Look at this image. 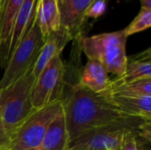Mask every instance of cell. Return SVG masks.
<instances>
[{
  "label": "cell",
  "mask_w": 151,
  "mask_h": 150,
  "mask_svg": "<svg viewBox=\"0 0 151 150\" xmlns=\"http://www.w3.org/2000/svg\"><path fill=\"white\" fill-rule=\"evenodd\" d=\"M63 112L69 141L99 126L130 116L117 108L104 95L96 93L79 81L65 86Z\"/></svg>",
  "instance_id": "6da1fadb"
},
{
  "label": "cell",
  "mask_w": 151,
  "mask_h": 150,
  "mask_svg": "<svg viewBox=\"0 0 151 150\" xmlns=\"http://www.w3.org/2000/svg\"><path fill=\"white\" fill-rule=\"evenodd\" d=\"M35 81L32 68L17 81L0 90V119L10 140L23 122L36 111L32 103Z\"/></svg>",
  "instance_id": "7a4b0ae2"
},
{
  "label": "cell",
  "mask_w": 151,
  "mask_h": 150,
  "mask_svg": "<svg viewBox=\"0 0 151 150\" xmlns=\"http://www.w3.org/2000/svg\"><path fill=\"white\" fill-rule=\"evenodd\" d=\"M127 39L123 29L92 36L82 35L78 38V42L81 50L88 59L97 60L108 73L119 78L123 75L127 65Z\"/></svg>",
  "instance_id": "3957f363"
},
{
  "label": "cell",
  "mask_w": 151,
  "mask_h": 150,
  "mask_svg": "<svg viewBox=\"0 0 151 150\" xmlns=\"http://www.w3.org/2000/svg\"><path fill=\"white\" fill-rule=\"evenodd\" d=\"M151 120L127 116L90 130L70 142L69 148L79 146L83 150H120L125 135L134 132L136 136L141 128Z\"/></svg>",
  "instance_id": "277c9868"
},
{
  "label": "cell",
  "mask_w": 151,
  "mask_h": 150,
  "mask_svg": "<svg viewBox=\"0 0 151 150\" xmlns=\"http://www.w3.org/2000/svg\"><path fill=\"white\" fill-rule=\"evenodd\" d=\"M44 40L38 25L35 11L29 30L11 56L4 68V73L0 80V90L17 81L30 69L34 68L41 49L44 44Z\"/></svg>",
  "instance_id": "5b68a950"
},
{
  "label": "cell",
  "mask_w": 151,
  "mask_h": 150,
  "mask_svg": "<svg viewBox=\"0 0 151 150\" xmlns=\"http://www.w3.org/2000/svg\"><path fill=\"white\" fill-rule=\"evenodd\" d=\"M62 110V101H58L34 111L11 137L6 150H33L37 148Z\"/></svg>",
  "instance_id": "8992f818"
},
{
  "label": "cell",
  "mask_w": 151,
  "mask_h": 150,
  "mask_svg": "<svg viewBox=\"0 0 151 150\" xmlns=\"http://www.w3.org/2000/svg\"><path fill=\"white\" fill-rule=\"evenodd\" d=\"M66 67L61 55H56L35 78L32 103L35 110L62 101L66 86Z\"/></svg>",
  "instance_id": "52a82bcc"
},
{
  "label": "cell",
  "mask_w": 151,
  "mask_h": 150,
  "mask_svg": "<svg viewBox=\"0 0 151 150\" xmlns=\"http://www.w3.org/2000/svg\"><path fill=\"white\" fill-rule=\"evenodd\" d=\"M96 0H58L60 28L75 40L83 35L85 13Z\"/></svg>",
  "instance_id": "ba28073f"
},
{
  "label": "cell",
  "mask_w": 151,
  "mask_h": 150,
  "mask_svg": "<svg viewBox=\"0 0 151 150\" xmlns=\"http://www.w3.org/2000/svg\"><path fill=\"white\" fill-rule=\"evenodd\" d=\"M37 3L38 0H24L22 3L16 15L9 38L7 49V63L19 42L29 30L35 14Z\"/></svg>",
  "instance_id": "9c48e42d"
},
{
  "label": "cell",
  "mask_w": 151,
  "mask_h": 150,
  "mask_svg": "<svg viewBox=\"0 0 151 150\" xmlns=\"http://www.w3.org/2000/svg\"><path fill=\"white\" fill-rule=\"evenodd\" d=\"M24 0H0V65H7L9 38L16 15Z\"/></svg>",
  "instance_id": "30bf717a"
},
{
  "label": "cell",
  "mask_w": 151,
  "mask_h": 150,
  "mask_svg": "<svg viewBox=\"0 0 151 150\" xmlns=\"http://www.w3.org/2000/svg\"><path fill=\"white\" fill-rule=\"evenodd\" d=\"M73 41L71 36L63 29L50 33L44 40V44L41 49L38 57L33 68V74L36 78L47 64L56 56L61 55L65 45Z\"/></svg>",
  "instance_id": "8fae6325"
},
{
  "label": "cell",
  "mask_w": 151,
  "mask_h": 150,
  "mask_svg": "<svg viewBox=\"0 0 151 150\" xmlns=\"http://www.w3.org/2000/svg\"><path fill=\"white\" fill-rule=\"evenodd\" d=\"M104 95L126 114L151 120V96L121 94Z\"/></svg>",
  "instance_id": "7c38bea8"
},
{
  "label": "cell",
  "mask_w": 151,
  "mask_h": 150,
  "mask_svg": "<svg viewBox=\"0 0 151 150\" xmlns=\"http://www.w3.org/2000/svg\"><path fill=\"white\" fill-rule=\"evenodd\" d=\"M79 83L98 94L106 92L110 80L104 65L95 59H88L79 76Z\"/></svg>",
  "instance_id": "4fadbf2b"
},
{
  "label": "cell",
  "mask_w": 151,
  "mask_h": 150,
  "mask_svg": "<svg viewBox=\"0 0 151 150\" xmlns=\"http://www.w3.org/2000/svg\"><path fill=\"white\" fill-rule=\"evenodd\" d=\"M70 141L63 110L50 126L42 141L33 150H67Z\"/></svg>",
  "instance_id": "5bb4252c"
},
{
  "label": "cell",
  "mask_w": 151,
  "mask_h": 150,
  "mask_svg": "<svg viewBox=\"0 0 151 150\" xmlns=\"http://www.w3.org/2000/svg\"><path fill=\"white\" fill-rule=\"evenodd\" d=\"M124 82H130L140 79H151V49L127 57L125 72L117 78Z\"/></svg>",
  "instance_id": "9a60e30c"
},
{
  "label": "cell",
  "mask_w": 151,
  "mask_h": 150,
  "mask_svg": "<svg viewBox=\"0 0 151 150\" xmlns=\"http://www.w3.org/2000/svg\"><path fill=\"white\" fill-rule=\"evenodd\" d=\"M37 21L43 38L60 28V14L58 0H38Z\"/></svg>",
  "instance_id": "2e32d148"
},
{
  "label": "cell",
  "mask_w": 151,
  "mask_h": 150,
  "mask_svg": "<svg viewBox=\"0 0 151 150\" xmlns=\"http://www.w3.org/2000/svg\"><path fill=\"white\" fill-rule=\"evenodd\" d=\"M104 94L151 96V79H140L130 82H124L116 78L113 80H110L108 89Z\"/></svg>",
  "instance_id": "e0dca14e"
},
{
  "label": "cell",
  "mask_w": 151,
  "mask_h": 150,
  "mask_svg": "<svg viewBox=\"0 0 151 150\" xmlns=\"http://www.w3.org/2000/svg\"><path fill=\"white\" fill-rule=\"evenodd\" d=\"M151 26V10L141 9L135 19L124 29L126 35L128 37L134 34L144 31Z\"/></svg>",
  "instance_id": "ac0fdd59"
},
{
  "label": "cell",
  "mask_w": 151,
  "mask_h": 150,
  "mask_svg": "<svg viewBox=\"0 0 151 150\" xmlns=\"http://www.w3.org/2000/svg\"><path fill=\"white\" fill-rule=\"evenodd\" d=\"M106 10V0H96L85 13L86 19H97L101 17Z\"/></svg>",
  "instance_id": "d6986e66"
},
{
  "label": "cell",
  "mask_w": 151,
  "mask_h": 150,
  "mask_svg": "<svg viewBox=\"0 0 151 150\" xmlns=\"http://www.w3.org/2000/svg\"><path fill=\"white\" fill-rule=\"evenodd\" d=\"M120 150H137L135 133L129 132L125 135Z\"/></svg>",
  "instance_id": "ffe728a7"
},
{
  "label": "cell",
  "mask_w": 151,
  "mask_h": 150,
  "mask_svg": "<svg viewBox=\"0 0 151 150\" xmlns=\"http://www.w3.org/2000/svg\"><path fill=\"white\" fill-rule=\"evenodd\" d=\"M10 142V136L5 131L3 123L0 119V150H6Z\"/></svg>",
  "instance_id": "44dd1931"
},
{
  "label": "cell",
  "mask_w": 151,
  "mask_h": 150,
  "mask_svg": "<svg viewBox=\"0 0 151 150\" xmlns=\"http://www.w3.org/2000/svg\"><path fill=\"white\" fill-rule=\"evenodd\" d=\"M136 147L137 150H151L150 142L142 141L139 138H136Z\"/></svg>",
  "instance_id": "7402d4cb"
},
{
  "label": "cell",
  "mask_w": 151,
  "mask_h": 150,
  "mask_svg": "<svg viewBox=\"0 0 151 150\" xmlns=\"http://www.w3.org/2000/svg\"><path fill=\"white\" fill-rule=\"evenodd\" d=\"M142 9L151 10V0H141Z\"/></svg>",
  "instance_id": "603a6c76"
},
{
  "label": "cell",
  "mask_w": 151,
  "mask_h": 150,
  "mask_svg": "<svg viewBox=\"0 0 151 150\" xmlns=\"http://www.w3.org/2000/svg\"><path fill=\"white\" fill-rule=\"evenodd\" d=\"M67 150H83L81 147L79 146H73V147H70Z\"/></svg>",
  "instance_id": "cb8c5ba5"
}]
</instances>
